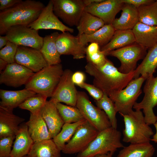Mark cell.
<instances>
[{
	"mask_svg": "<svg viewBox=\"0 0 157 157\" xmlns=\"http://www.w3.org/2000/svg\"><path fill=\"white\" fill-rule=\"evenodd\" d=\"M57 50L60 55H70L76 59L84 58L86 47L80 42L78 37L69 32L59 34L56 40Z\"/></svg>",
	"mask_w": 157,
	"mask_h": 157,
	"instance_id": "17",
	"label": "cell"
},
{
	"mask_svg": "<svg viewBox=\"0 0 157 157\" xmlns=\"http://www.w3.org/2000/svg\"><path fill=\"white\" fill-rule=\"evenodd\" d=\"M59 34L58 32H54L44 37L40 51L49 65L59 64L61 61L56 45V40Z\"/></svg>",
	"mask_w": 157,
	"mask_h": 157,
	"instance_id": "28",
	"label": "cell"
},
{
	"mask_svg": "<svg viewBox=\"0 0 157 157\" xmlns=\"http://www.w3.org/2000/svg\"><path fill=\"white\" fill-rule=\"evenodd\" d=\"M95 101L97 107L104 110L107 115L111 126L117 129V120L116 114L117 112L113 101L107 94L104 93L100 99Z\"/></svg>",
	"mask_w": 157,
	"mask_h": 157,
	"instance_id": "36",
	"label": "cell"
},
{
	"mask_svg": "<svg viewBox=\"0 0 157 157\" xmlns=\"http://www.w3.org/2000/svg\"><path fill=\"white\" fill-rule=\"evenodd\" d=\"M15 139L10 157H22L27 155L34 142L26 123L20 125Z\"/></svg>",
	"mask_w": 157,
	"mask_h": 157,
	"instance_id": "23",
	"label": "cell"
},
{
	"mask_svg": "<svg viewBox=\"0 0 157 157\" xmlns=\"http://www.w3.org/2000/svg\"><path fill=\"white\" fill-rule=\"evenodd\" d=\"M36 93L26 88L18 90H0V106L13 110L28 98Z\"/></svg>",
	"mask_w": 157,
	"mask_h": 157,
	"instance_id": "21",
	"label": "cell"
},
{
	"mask_svg": "<svg viewBox=\"0 0 157 157\" xmlns=\"http://www.w3.org/2000/svg\"><path fill=\"white\" fill-rule=\"evenodd\" d=\"M86 121L84 119L78 122L64 124L60 131L52 139L61 151L71 139L78 127Z\"/></svg>",
	"mask_w": 157,
	"mask_h": 157,
	"instance_id": "33",
	"label": "cell"
},
{
	"mask_svg": "<svg viewBox=\"0 0 157 157\" xmlns=\"http://www.w3.org/2000/svg\"><path fill=\"white\" fill-rule=\"evenodd\" d=\"M33 0L22 1L13 6L0 12V34H6L15 21L29 6Z\"/></svg>",
	"mask_w": 157,
	"mask_h": 157,
	"instance_id": "20",
	"label": "cell"
},
{
	"mask_svg": "<svg viewBox=\"0 0 157 157\" xmlns=\"http://www.w3.org/2000/svg\"><path fill=\"white\" fill-rule=\"evenodd\" d=\"M73 74L69 69L64 70L50 101L54 103L63 102L69 106L76 107L78 91L72 80Z\"/></svg>",
	"mask_w": 157,
	"mask_h": 157,
	"instance_id": "12",
	"label": "cell"
},
{
	"mask_svg": "<svg viewBox=\"0 0 157 157\" xmlns=\"http://www.w3.org/2000/svg\"><path fill=\"white\" fill-rule=\"evenodd\" d=\"M0 73V84L17 88L25 85L35 73L14 63L8 64L5 69Z\"/></svg>",
	"mask_w": 157,
	"mask_h": 157,
	"instance_id": "14",
	"label": "cell"
},
{
	"mask_svg": "<svg viewBox=\"0 0 157 157\" xmlns=\"http://www.w3.org/2000/svg\"><path fill=\"white\" fill-rule=\"evenodd\" d=\"M27 26L36 30L40 29H53L62 33L74 32L73 28L64 24L55 14L52 0H50L44 8L38 18Z\"/></svg>",
	"mask_w": 157,
	"mask_h": 157,
	"instance_id": "13",
	"label": "cell"
},
{
	"mask_svg": "<svg viewBox=\"0 0 157 157\" xmlns=\"http://www.w3.org/2000/svg\"><path fill=\"white\" fill-rule=\"evenodd\" d=\"M61 151L52 139L34 143L27 156L28 157H60Z\"/></svg>",
	"mask_w": 157,
	"mask_h": 157,
	"instance_id": "30",
	"label": "cell"
},
{
	"mask_svg": "<svg viewBox=\"0 0 157 157\" xmlns=\"http://www.w3.org/2000/svg\"><path fill=\"white\" fill-rule=\"evenodd\" d=\"M15 137L10 136L0 138V157H10L11 147Z\"/></svg>",
	"mask_w": 157,
	"mask_h": 157,
	"instance_id": "39",
	"label": "cell"
},
{
	"mask_svg": "<svg viewBox=\"0 0 157 157\" xmlns=\"http://www.w3.org/2000/svg\"><path fill=\"white\" fill-rule=\"evenodd\" d=\"M121 133L112 126L100 131L87 148L78 153L76 157H94L110 153L113 155L117 149L124 146L121 141Z\"/></svg>",
	"mask_w": 157,
	"mask_h": 157,
	"instance_id": "4",
	"label": "cell"
},
{
	"mask_svg": "<svg viewBox=\"0 0 157 157\" xmlns=\"http://www.w3.org/2000/svg\"><path fill=\"white\" fill-rule=\"evenodd\" d=\"M115 31L112 24H105L92 34H83L78 37L80 42L84 46L87 45L89 42H95L98 44L100 46L103 47L109 42Z\"/></svg>",
	"mask_w": 157,
	"mask_h": 157,
	"instance_id": "29",
	"label": "cell"
},
{
	"mask_svg": "<svg viewBox=\"0 0 157 157\" xmlns=\"http://www.w3.org/2000/svg\"><path fill=\"white\" fill-rule=\"evenodd\" d=\"M143 90L144 95L142 100L139 103L136 102L133 108L142 109L146 123L149 125L154 124L156 122L153 109L157 106V76H153L146 80Z\"/></svg>",
	"mask_w": 157,
	"mask_h": 157,
	"instance_id": "9",
	"label": "cell"
},
{
	"mask_svg": "<svg viewBox=\"0 0 157 157\" xmlns=\"http://www.w3.org/2000/svg\"><path fill=\"white\" fill-rule=\"evenodd\" d=\"M8 64L6 61L0 58V73L5 69Z\"/></svg>",
	"mask_w": 157,
	"mask_h": 157,
	"instance_id": "47",
	"label": "cell"
},
{
	"mask_svg": "<svg viewBox=\"0 0 157 157\" xmlns=\"http://www.w3.org/2000/svg\"><path fill=\"white\" fill-rule=\"evenodd\" d=\"M157 68V43L149 49L141 63L135 70L133 79L139 77L140 75L146 80L153 76Z\"/></svg>",
	"mask_w": 157,
	"mask_h": 157,
	"instance_id": "27",
	"label": "cell"
},
{
	"mask_svg": "<svg viewBox=\"0 0 157 157\" xmlns=\"http://www.w3.org/2000/svg\"><path fill=\"white\" fill-rule=\"evenodd\" d=\"M85 76L83 72L78 71L73 74L72 80L74 83L78 86L85 82Z\"/></svg>",
	"mask_w": 157,
	"mask_h": 157,
	"instance_id": "43",
	"label": "cell"
},
{
	"mask_svg": "<svg viewBox=\"0 0 157 157\" xmlns=\"http://www.w3.org/2000/svg\"><path fill=\"white\" fill-rule=\"evenodd\" d=\"M105 24L101 19L84 11L76 26L78 32L77 36L79 37L83 34H92Z\"/></svg>",
	"mask_w": 157,
	"mask_h": 157,
	"instance_id": "31",
	"label": "cell"
},
{
	"mask_svg": "<svg viewBox=\"0 0 157 157\" xmlns=\"http://www.w3.org/2000/svg\"><path fill=\"white\" fill-rule=\"evenodd\" d=\"M135 42L150 49L157 43V26H149L138 22L132 29Z\"/></svg>",
	"mask_w": 157,
	"mask_h": 157,
	"instance_id": "22",
	"label": "cell"
},
{
	"mask_svg": "<svg viewBox=\"0 0 157 157\" xmlns=\"http://www.w3.org/2000/svg\"><path fill=\"white\" fill-rule=\"evenodd\" d=\"M55 14L70 26H77L86 6L83 0H52Z\"/></svg>",
	"mask_w": 157,
	"mask_h": 157,
	"instance_id": "8",
	"label": "cell"
},
{
	"mask_svg": "<svg viewBox=\"0 0 157 157\" xmlns=\"http://www.w3.org/2000/svg\"><path fill=\"white\" fill-rule=\"evenodd\" d=\"M8 38L5 35V36H0V49H1L3 47L5 46L8 42Z\"/></svg>",
	"mask_w": 157,
	"mask_h": 157,
	"instance_id": "45",
	"label": "cell"
},
{
	"mask_svg": "<svg viewBox=\"0 0 157 157\" xmlns=\"http://www.w3.org/2000/svg\"><path fill=\"white\" fill-rule=\"evenodd\" d=\"M78 86L86 90L95 101L99 100L103 96L104 92L93 85L84 82Z\"/></svg>",
	"mask_w": 157,
	"mask_h": 157,
	"instance_id": "41",
	"label": "cell"
},
{
	"mask_svg": "<svg viewBox=\"0 0 157 157\" xmlns=\"http://www.w3.org/2000/svg\"><path fill=\"white\" fill-rule=\"evenodd\" d=\"M120 115L123 118L124 124L122 132L124 142L130 144L150 142L154 132L146 122L141 110H133L127 114Z\"/></svg>",
	"mask_w": 157,
	"mask_h": 157,
	"instance_id": "2",
	"label": "cell"
},
{
	"mask_svg": "<svg viewBox=\"0 0 157 157\" xmlns=\"http://www.w3.org/2000/svg\"><path fill=\"white\" fill-rule=\"evenodd\" d=\"M47 98L45 95L36 94L27 99L19 107L28 110L33 114L38 113L45 105Z\"/></svg>",
	"mask_w": 157,
	"mask_h": 157,
	"instance_id": "37",
	"label": "cell"
},
{
	"mask_svg": "<svg viewBox=\"0 0 157 157\" xmlns=\"http://www.w3.org/2000/svg\"><path fill=\"white\" fill-rule=\"evenodd\" d=\"M6 35L9 41L18 46H22L40 50L44 38L38 33V31L27 26L15 25L10 27Z\"/></svg>",
	"mask_w": 157,
	"mask_h": 157,
	"instance_id": "10",
	"label": "cell"
},
{
	"mask_svg": "<svg viewBox=\"0 0 157 157\" xmlns=\"http://www.w3.org/2000/svg\"><path fill=\"white\" fill-rule=\"evenodd\" d=\"M22 157H28V156L27 155H26V156H23Z\"/></svg>",
	"mask_w": 157,
	"mask_h": 157,
	"instance_id": "50",
	"label": "cell"
},
{
	"mask_svg": "<svg viewBox=\"0 0 157 157\" xmlns=\"http://www.w3.org/2000/svg\"><path fill=\"white\" fill-rule=\"evenodd\" d=\"M135 42V38L132 30H116L109 42L102 47L101 50L107 56L111 51Z\"/></svg>",
	"mask_w": 157,
	"mask_h": 157,
	"instance_id": "26",
	"label": "cell"
},
{
	"mask_svg": "<svg viewBox=\"0 0 157 157\" xmlns=\"http://www.w3.org/2000/svg\"><path fill=\"white\" fill-rule=\"evenodd\" d=\"M88 62H90L95 65L101 66L106 62L107 58L104 53L100 49L86 54Z\"/></svg>",
	"mask_w": 157,
	"mask_h": 157,
	"instance_id": "40",
	"label": "cell"
},
{
	"mask_svg": "<svg viewBox=\"0 0 157 157\" xmlns=\"http://www.w3.org/2000/svg\"><path fill=\"white\" fill-rule=\"evenodd\" d=\"M145 79L141 76L133 79L125 88L110 94L108 96L115 104L117 112L120 115L126 114L132 108L138 98L142 93L141 88Z\"/></svg>",
	"mask_w": 157,
	"mask_h": 157,
	"instance_id": "5",
	"label": "cell"
},
{
	"mask_svg": "<svg viewBox=\"0 0 157 157\" xmlns=\"http://www.w3.org/2000/svg\"><path fill=\"white\" fill-rule=\"evenodd\" d=\"M86 6L94 3H99L103 1L104 0H83Z\"/></svg>",
	"mask_w": 157,
	"mask_h": 157,
	"instance_id": "46",
	"label": "cell"
},
{
	"mask_svg": "<svg viewBox=\"0 0 157 157\" xmlns=\"http://www.w3.org/2000/svg\"><path fill=\"white\" fill-rule=\"evenodd\" d=\"M18 46L8 41L7 44L0 50V58L8 64L15 63V56Z\"/></svg>",
	"mask_w": 157,
	"mask_h": 157,
	"instance_id": "38",
	"label": "cell"
},
{
	"mask_svg": "<svg viewBox=\"0 0 157 157\" xmlns=\"http://www.w3.org/2000/svg\"><path fill=\"white\" fill-rule=\"evenodd\" d=\"M156 129V133L154 134L151 140L154 141L155 142L157 143V122L154 124Z\"/></svg>",
	"mask_w": 157,
	"mask_h": 157,
	"instance_id": "48",
	"label": "cell"
},
{
	"mask_svg": "<svg viewBox=\"0 0 157 157\" xmlns=\"http://www.w3.org/2000/svg\"><path fill=\"white\" fill-rule=\"evenodd\" d=\"M153 0H121L123 3L131 4L137 8L141 6L149 4L154 2Z\"/></svg>",
	"mask_w": 157,
	"mask_h": 157,
	"instance_id": "42",
	"label": "cell"
},
{
	"mask_svg": "<svg viewBox=\"0 0 157 157\" xmlns=\"http://www.w3.org/2000/svg\"><path fill=\"white\" fill-rule=\"evenodd\" d=\"M99 132L86 121L76 129L70 140L62 151L64 154L78 153L85 149Z\"/></svg>",
	"mask_w": 157,
	"mask_h": 157,
	"instance_id": "11",
	"label": "cell"
},
{
	"mask_svg": "<svg viewBox=\"0 0 157 157\" xmlns=\"http://www.w3.org/2000/svg\"><path fill=\"white\" fill-rule=\"evenodd\" d=\"M40 113L53 139L60 131L64 124L55 104L50 100L47 101Z\"/></svg>",
	"mask_w": 157,
	"mask_h": 157,
	"instance_id": "18",
	"label": "cell"
},
{
	"mask_svg": "<svg viewBox=\"0 0 157 157\" xmlns=\"http://www.w3.org/2000/svg\"><path fill=\"white\" fill-rule=\"evenodd\" d=\"M76 107L83 118L99 132L111 126L104 111L94 106L84 92H78Z\"/></svg>",
	"mask_w": 157,
	"mask_h": 157,
	"instance_id": "6",
	"label": "cell"
},
{
	"mask_svg": "<svg viewBox=\"0 0 157 157\" xmlns=\"http://www.w3.org/2000/svg\"><path fill=\"white\" fill-rule=\"evenodd\" d=\"M119 18H115L112 25L115 30H132L139 22L138 8L131 4L124 3Z\"/></svg>",
	"mask_w": 157,
	"mask_h": 157,
	"instance_id": "24",
	"label": "cell"
},
{
	"mask_svg": "<svg viewBox=\"0 0 157 157\" xmlns=\"http://www.w3.org/2000/svg\"><path fill=\"white\" fill-rule=\"evenodd\" d=\"M139 21L144 24L157 26V0L138 8Z\"/></svg>",
	"mask_w": 157,
	"mask_h": 157,
	"instance_id": "34",
	"label": "cell"
},
{
	"mask_svg": "<svg viewBox=\"0 0 157 157\" xmlns=\"http://www.w3.org/2000/svg\"><path fill=\"white\" fill-rule=\"evenodd\" d=\"M22 1V0H0V11L12 7Z\"/></svg>",
	"mask_w": 157,
	"mask_h": 157,
	"instance_id": "44",
	"label": "cell"
},
{
	"mask_svg": "<svg viewBox=\"0 0 157 157\" xmlns=\"http://www.w3.org/2000/svg\"><path fill=\"white\" fill-rule=\"evenodd\" d=\"M122 148L117 157H152L155 151L150 142L131 143Z\"/></svg>",
	"mask_w": 157,
	"mask_h": 157,
	"instance_id": "32",
	"label": "cell"
},
{
	"mask_svg": "<svg viewBox=\"0 0 157 157\" xmlns=\"http://www.w3.org/2000/svg\"><path fill=\"white\" fill-rule=\"evenodd\" d=\"M64 70L62 65H47L35 73L25 85V88L51 97L59 83Z\"/></svg>",
	"mask_w": 157,
	"mask_h": 157,
	"instance_id": "3",
	"label": "cell"
},
{
	"mask_svg": "<svg viewBox=\"0 0 157 157\" xmlns=\"http://www.w3.org/2000/svg\"><path fill=\"white\" fill-rule=\"evenodd\" d=\"M123 4L121 0H104L86 6L84 11L101 19L105 24H112Z\"/></svg>",
	"mask_w": 157,
	"mask_h": 157,
	"instance_id": "16",
	"label": "cell"
},
{
	"mask_svg": "<svg viewBox=\"0 0 157 157\" xmlns=\"http://www.w3.org/2000/svg\"><path fill=\"white\" fill-rule=\"evenodd\" d=\"M13 111L0 106V138L10 136L15 137L20 124L25 120L15 115Z\"/></svg>",
	"mask_w": 157,
	"mask_h": 157,
	"instance_id": "19",
	"label": "cell"
},
{
	"mask_svg": "<svg viewBox=\"0 0 157 157\" xmlns=\"http://www.w3.org/2000/svg\"><path fill=\"white\" fill-rule=\"evenodd\" d=\"M85 67L86 72L93 77V85L108 96L123 89L134 78L135 71L128 74L122 73L108 59L102 66L88 62Z\"/></svg>",
	"mask_w": 157,
	"mask_h": 157,
	"instance_id": "1",
	"label": "cell"
},
{
	"mask_svg": "<svg viewBox=\"0 0 157 157\" xmlns=\"http://www.w3.org/2000/svg\"><path fill=\"white\" fill-rule=\"evenodd\" d=\"M147 49L135 42L126 46L113 50L107 56L117 58L121 64L118 71L123 74L134 72L136 69L138 61L143 59Z\"/></svg>",
	"mask_w": 157,
	"mask_h": 157,
	"instance_id": "7",
	"label": "cell"
},
{
	"mask_svg": "<svg viewBox=\"0 0 157 157\" xmlns=\"http://www.w3.org/2000/svg\"><path fill=\"white\" fill-rule=\"evenodd\" d=\"M15 63L37 72L48 65L40 50L18 46L15 58Z\"/></svg>",
	"mask_w": 157,
	"mask_h": 157,
	"instance_id": "15",
	"label": "cell"
},
{
	"mask_svg": "<svg viewBox=\"0 0 157 157\" xmlns=\"http://www.w3.org/2000/svg\"><path fill=\"white\" fill-rule=\"evenodd\" d=\"M25 123L34 143L51 139L47 126L40 113H31L29 119Z\"/></svg>",
	"mask_w": 157,
	"mask_h": 157,
	"instance_id": "25",
	"label": "cell"
},
{
	"mask_svg": "<svg viewBox=\"0 0 157 157\" xmlns=\"http://www.w3.org/2000/svg\"><path fill=\"white\" fill-rule=\"evenodd\" d=\"M112 156L110 153H108L107 154H97L94 157H112Z\"/></svg>",
	"mask_w": 157,
	"mask_h": 157,
	"instance_id": "49",
	"label": "cell"
},
{
	"mask_svg": "<svg viewBox=\"0 0 157 157\" xmlns=\"http://www.w3.org/2000/svg\"><path fill=\"white\" fill-rule=\"evenodd\" d=\"M55 104L64 124L76 122L84 119L76 107L66 105L61 103Z\"/></svg>",
	"mask_w": 157,
	"mask_h": 157,
	"instance_id": "35",
	"label": "cell"
},
{
	"mask_svg": "<svg viewBox=\"0 0 157 157\" xmlns=\"http://www.w3.org/2000/svg\"><path fill=\"white\" fill-rule=\"evenodd\" d=\"M156 122H157V115L156 116Z\"/></svg>",
	"mask_w": 157,
	"mask_h": 157,
	"instance_id": "51",
	"label": "cell"
}]
</instances>
